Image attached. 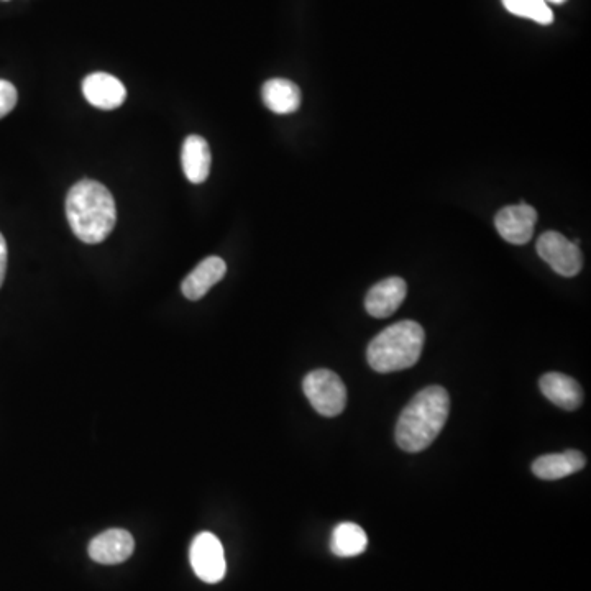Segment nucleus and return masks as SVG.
Here are the masks:
<instances>
[{
  "label": "nucleus",
  "mask_w": 591,
  "mask_h": 591,
  "mask_svg": "<svg viewBox=\"0 0 591 591\" xmlns=\"http://www.w3.org/2000/svg\"><path fill=\"white\" fill-rule=\"evenodd\" d=\"M86 101L97 109L112 110L122 106L127 97L124 84L107 73H92L83 81Z\"/></svg>",
  "instance_id": "10"
},
{
  "label": "nucleus",
  "mask_w": 591,
  "mask_h": 591,
  "mask_svg": "<svg viewBox=\"0 0 591 591\" xmlns=\"http://www.w3.org/2000/svg\"><path fill=\"white\" fill-rule=\"evenodd\" d=\"M66 217L79 240L91 245L104 242L117 222L114 196L99 181L83 179L69 189Z\"/></svg>",
  "instance_id": "1"
},
{
  "label": "nucleus",
  "mask_w": 591,
  "mask_h": 591,
  "mask_svg": "<svg viewBox=\"0 0 591 591\" xmlns=\"http://www.w3.org/2000/svg\"><path fill=\"white\" fill-rule=\"evenodd\" d=\"M304 394L321 416H339L347 406V388L337 373L319 368L304 378Z\"/></svg>",
  "instance_id": "4"
},
{
  "label": "nucleus",
  "mask_w": 591,
  "mask_h": 591,
  "mask_svg": "<svg viewBox=\"0 0 591 591\" xmlns=\"http://www.w3.org/2000/svg\"><path fill=\"white\" fill-rule=\"evenodd\" d=\"M227 273V265L219 257H209L184 278L181 291L189 301H199L204 298L212 286L217 285Z\"/></svg>",
  "instance_id": "11"
},
{
  "label": "nucleus",
  "mask_w": 591,
  "mask_h": 591,
  "mask_svg": "<svg viewBox=\"0 0 591 591\" xmlns=\"http://www.w3.org/2000/svg\"><path fill=\"white\" fill-rule=\"evenodd\" d=\"M406 294H408L406 281L398 276H391L368 291L365 309L370 316L385 319L398 311L399 306L406 299Z\"/></svg>",
  "instance_id": "9"
},
{
  "label": "nucleus",
  "mask_w": 591,
  "mask_h": 591,
  "mask_svg": "<svg viewBox=\"0 0 591 591\" xmlns=\"http://www.w3.org/2000/svg\"><path fill=\"white\" fill-rule=\"evenodd\" d=\"M5 271H7V242L4 235L0 234V286L4 283Z\"/></svg>",
  "instance_id": "19"
},
{
  "label": "nucleus",
  "mask_w": 591,
  "mask_h": 591,
  "mask_svg": "<svg viewBox=\"0 0 591 591\" xmlns=\"http://www.w3.org/2000/svg\"><path fill=\"white\" fill-rule=\"evenodd\" d=\"M587 465L585 455L578 450H565L562 454L542 455L532 463V472L541 480H560L580 472Z\"/></svg>",
  "instance_id": "12"
},
{
  "label": "nucleus",
  "mask_w": 591,
  "mask_h": 591,
  "mask_svg": "<svg viewBox=\"0 0 591 591\" xmlns=\"http://www.w3.org/2000/svg\"><path fill=\"white\" fill-rule=\"evenodd\" d=\"M211 163V148L204 138L191 135L184 140L181 165H183L184 175L191 183H204L211 173Z\"/></svg>",
  "instance_id": "14"
},
{
  "label": "nucleus",
  "mask_w": 591,
  "mask_h": 591,
  "mask_svg": "<svg viewBox=\"0 0 591 591\" xmlns=\"http://www.w3.org/2000/svg\"><path fill=\"white\" fill-rule=\"evenodd\" d=\"M135 549L132 534L125 529H109L92 539L89 544V557L102 565L122 564L130 559Z\"/></svg>",
  "instance_id": "8"
},
{
  "label": "nucleus",
  "mask_w": 591,
  "mask_h": 591,
  "mask_svg": "<svg viewBox=\"0 0 591 591\" xmlns=\"http://www.w3.org/2000/svg\"><path fill=\"white\" fill-rule=\"evenodd\" d=\"M262 97L265 106L275 114H293L301 106L298 84L283 78L270 79L263 84Z\"/></svg>",
  "instance_id": "15"
},
{
  "label": "nucleus",
  "mask_w": 591,
  "mask_h": 591,
  "mask_svg": "<svg viewBox=\"0 0 591 591\" xmlns=\"http://www.w3.org/2000/svg\"><path fill=\"white\" fill-rule=\"evenodd\" d=\"M17 101L19 94L14 84L0 79V119H4L5 115H9L15 109Z\"/></svg>",
  "instance_id": "18"
},
{
  "label": "nucleus",
  "mask_w": 591,
  "mask_h": 591,
  "mask_svg": "<svg viewBox=\"0 0 591 591\" xmlns=\"http://www.w3.org/2000/svg\"><path fill=\"white\" fill-rule=\"evenodd\" d=\"M546 2H552V4H564L567 0H546Z\"/></svg>",
  "instance_id": "20"
},
{
  "label": "nucleus",
  "mask_w": 591,
  "mask_h": 591,
  "mask_svg": "<svg viewBox=\"0 0 591 591\" xmlns=\"http://www.w3.org/2000/svg\"><path fill=\"white\" fill-rule=\"evenodd\" d=\"M501 2L509 14L518 15L541 25H550L554 22V12L550 10L546 0H501Z\"/></svg>",
  "instance_id": "17"
},
{
  "label": "nucleus",
  "mask_w": 591,
  "mask_h": 591,
  "mask_svg": "<svg viewBox=\"0 0 591 591\" xmlns=\"http://www.w3.org/2000/svg\"><path fill=\"white\" fill-rule=\"evenodd\" d=\"M537 212L534 207L519 202L516 206L503 207L495 217L496 230L506 242L524 245L532 239L536 227Z\"/></svg>",
  "instance_id": "7"
},
{
  "label": "nucleus",
  "mask_w": 591,
  "mask_h": 591,
  "mask_svg": "<svg viewBox=\"0 0 591 591\" xmlns=\"http://www.w3.org/2000/svg\"><path fill=\"white\" fill-rule=\"evenodd\" d=\"M367 546V532L358 524L342 523L332 532L330 549L337 557H355L363 554Z\"/></svg>",
  "instance_id": "16"
},
{
  "label": "nucleus",
  "mask_w": 591,
  "mask_h": 591,
  "mask_svg": "<svg viewBox=\"0 0 591 591\" xmlns=\"http://www.w3.org/2000/svg\"><path fill=\"white\" fill-rule=\"evenodd\" d=\"M537 253L547 265L565 278L577 276L582 270L583 257L575 243L559 232H546L537 240Z\"/></svg>",
  "instance_id": "5"
},
{
  "label": "nucleus",
  "mask_w": 591,
  "mask_h": 591,
  "mask_svg": "<svg viewBox=\"0 0 591 591\" xmlns=\"http://www.w3.org/2000/svg\"><path fill=\"white\" fill-rule=\"evenodd\" d=\"M541 391L550 403L565 409L575 411L583 403V391L577 381L564 373H547L541 378Z\"/></svg>",
  "instance_id": "13"
},
{
  "label": "nucleus",
  "mask_w": 591,
  "mask_h": 591,
  "mask_svg": "<svg viewBox=\"0 0 591 591\" xmlns=\"http://www.w3.org/2000/svg\"><path fill=\"white\" fill-rule=\"evenodd\" d=\"M426 342V332L421 324L401 321L386 327L370 342L368 363L378 373L401 372L419 362Z\"/></svg>",
  "instance_id": "3"
},
{
  "label": "nucleus",
  "mask_w": 591,
  "mask_h": 591,
  "mask_svg": "<svg viewBox=\"0 0 591 591\" xmlns=\"http://www.w3.org/2000/svg\"><path fill=\"white\" fill-rule=\"evenodd\" d=\"M450 413L449 393L442 386H429L414 396L396 424V442L411 454L426 450L444 429Z\"/></svg>",
  "instance_id": "2"
},
{
  "label": "nucleus",
  "mask_w": 591,
  "mask_h": 591,
  "mask_svg": "<svg viewBox=\"0 0 591 591\" xmlns=\"http://www.w3.org/2000/svg\"><path fill=\"white\" fill-rule=\"evenodd\" d=\"M189 560L194 573L202 582L219 583L227 572L224 547L211 532H201L194 537Z\"/></svg>",
  "instance_id": "6"
}]
</instances>
